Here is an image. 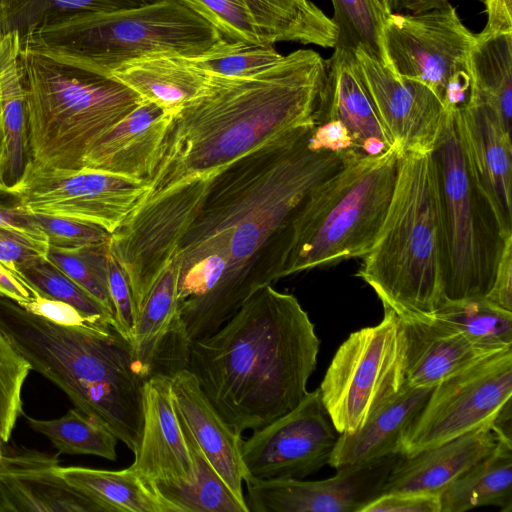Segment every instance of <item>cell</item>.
<instances>
[{
    "instance_id": "obj_1",
    "label": "cell",
    "mask_w": 512,
    "mask_h": 512,
    "mask_svg": "<svg viewBox=\"0 0 512 512\" xmlns=\"http://www.w3.org/2000/svg\"><path fill=\"white\" fill-rule=\"evenodd\" d=\"M315 125L281 136L213 177L181 243V271L203 261L227 270L181 319L190 340L213 334L256 290L273 282L275 253L293 213L356 151H313L308 139Z\"/></svg>"
},
{
    "instance_id": "obj_2",
    "label": "cell",
    "mask_w": 512,
    "mask_h": 512,
    "mask_svg": "<svg viewBox=\"0 0 512 512\" xmlns=\"http://www.w3.org/2000/svg\"><path fill=\"white\" fill-rule=\"evenodd\" d=\"M208 75L205 90L175 115L149 192L138 205L213 178L281 136L316 124L327 60L299 49L251 76Z\"/></svg>"
},
{
    "instance_id": "obj_3",
    "label": "cell",
    "mask_w": 512,
    "mask_h": 512,
    "mask_svg": "<svg viewBox=\"0 0 512 512\" xmlns=\"http://www.w3.org/2000/svg\"><path fill=\"white\" fill-rule=\"evenodd\" d=\"M319 347L315 326L298 299L267 284L213 334L190 341L186 368L241 434L298 405Z\"/></svg>"
},
{
    "instance_id": "obj_4",
    "label": "cell",
    "mask_w": 512,
    "mask_h": 512,
    "mask_svg": "<svg viewBox=\"0 0 512 512\" xmlns=\"http://www.w3.org/2000/svg\"><path fill=\"white\" fill-rule=\"evenodd\" d=\"M0 333L32 370L136 451L147 379L134 361L131 343L113 326L58 325L0 296Z\"/></svg>"
},
{
    "instance_id": "obj_5",
    "label": "cell",
    "mask_w": 512,
    "mask_h": 512,
    "mask_svg": "<svg viewBox=\"0 0 512 512\" xmlns=\"http://www.w3.org/2000/svg\"><path fill=\"white\" fill-rule=\"evenodd\" d=\"M356 276L402 320L429 321L445 301L444 242L433 153H402L392 199Z\"/></svg>"
},
{
    "instance_id": "obj_6",
    "label": "cell",
    "mask_w": 512,
    "mask_h": 512,
    "mask_svg": "<svg viewBox=\"0 0 512 512\" xmlns=\"http://www.w3.org/2000/svg\"><path fill=\"white\" fill-rule=\"evenodd\" d=\"M401 154L396 145L377 156L356 150L311 190L282 233L273 262L274 281L363 258L387 214Z\"/></svg>"
},
{
    "instance_id": "obj_7",
    "label": "cell",
    "mask_w": 512,
    "mask_h": 512,
    "mask_svg": "<svg viewBox=\"0 0 512 512\" xmlns=\"http://www.w3.org/2000/svg\"><path fill=\"white\" fill-rule=\"evenodd\" d=\"M218 30L177 0L135 8L79 12L20 40V51L105 77L137 59L195 57L223 41Z\"/></svg>"
},
{
    "instance_id": "obj_8",
    "label": "cell",
    "mask_w": 512,
    "mask_h": 512,
    "mask_svg": "<svg viewBox=\"0 0 512 512\" xmlns=\"http://www.w3.org/2000/svg\"><path fill=\"white\" fill-rule=\"evenodd\" d=\"M26 91L29 158L80 169L96 142L142 98L121 82L19 52Z\"/></svg>"
},
{
    "instance_id": "obj_9",
    "label": "cell",
    "mask_w": 512,
    "mask_h": 512,
    "mask_svg": "<svg viewBox=\"0 0 512 512\" xmlns=\"http://www.w3.org/2000/svg\"><path fill=\"white\" fill-rule=\"evenodd\" d=\"M433 157L444 242L445 300L483 298L512 234L505 231L464 150L453 111Z\"/></svg>"
},
{
    "instance_id": "obj_10",
    "label": "cell",
    "mask_w": 512,
    "mask_h": 512,
    "mask_svg": "<svg viewBox=\"0 0 512 512\" xmlns=\"http://www.w3.org/2000/svg\"><path fill=\"white\" fill-rule=\"evenodd\" d=\"M401 318L384 307L382 320L351 333L339 346L319 391L336 432L351 433L405 384Z\"/></svg>"
},
{
    "instance_id": "obj_11",
    "label": "cell",
    "mask_w": 512,
    "mask_h": 512,
    "mask_svg": "<svg viewBox=\"0 0 512 512\" xmlns=\"http://www.w3.org/2000/svg\"><path fill=\"white\" fill-rule=\"evenodd\" d=\"M476 41L447 3L422 13L387 16L382 28L385 65L396 75L430 88L447 111L469 97V55Z\"/></svg>"
},
{
    "instance_id": "obj_12",
    "label": "cell",
    "mask_w": 512,
    "mask_h": 512,
    "mask_svg": "<svg viewBox=\"0 0 512 512\" xmlns=\"http://www.w3.org/2000/svg\"><path fill=\"white\" fill-rule=\"evenodd\" d=\"M148 192V183L140 180L87 167L55 168L30 158L4 191L31 214L92 223L111 234Z\"/></svg>"
},
{
    "instance_id": "obj_13",
    "label": "cell",
    "mask_w": 512,
    "mask_h": 512,
    "mask_svg": "<svg viewBox=\"0 0 512 512\" xmlns=\"http://www.w3.org/2000/svg\"><path fill=\"white\" fill-rule=\"evenodd\" d=\"M512 395V347L491 354L432 388L404 431L400 453L410 456L492 421Z\"/></svg>"
},
{
    "instance_id": "obj_14",
    "label": "cell",
    "mask_w": 512,
    "mask_h": 512,
    "mask_svg": "<svg viewBox=\"0 0 512 512\" xmlns=\"http://www.w3.org/2000/svg\"><path fill=\"white\" fill-rule=\"evenodd\" d=\"M212 179L193 181L138 205L111 234L109 251L128 278L137 312L156 278L180 251Z\"/></svg>"
},
{
    "instance_id": "obj_15",
    "label": "cell",
    "mask_w": 512,
    "mask_h": 512,
    "mask_svg": "<svg viewBox=\"0 0 512 512\" xmlns=\"http://www.w3.org/2000/svg\"><path fill=\"white\" fill-rule=\"evenodd\" d=\"M241 443L248 475L258 479H303L328 464L337 437L319 388L296 407L253 430Z\"/></svg>"
},
{
    "instance_id": "obj_16",
    "label": "cell",
    "mask_w": 512,
    "mask_h": 512,
    "mask_svg": "<svg viewBox=\"0 0 512 512\" xmlns=\"http://www.w3.org/2000/svg\"><path fill=\"white\" fill-rule=\"evenodd\" d=\"M394 453L345 465L319 481L258 479L247 475L245 498L249 512H361L382 494L386 479L401 457Z\"/></svg>"
},
{
    "instance_id": "obj_17",
    "label": "cell",
    "mask_w": 512,
    "mask_h": 512,
    "mask_svg": "<svg viewBox=\"0 0 512 512\" xmlns=\"http://www.w3.org/2000/svg\"><path fill=\"white\" fill-rule=\"evenodd\" d=\"M353 54L393 145L401 153H433L449 113L437 95L419 81L396 75L362 49Z\"/></svg>"
},
{
    "instance_id": "obj_18",
    "label": "cell",
    "mask_w": 512,
    "mask_h": 512,
    "mask_svg": "<svg viewBox=\"0 0 512 512\" xmlns=\"http://www.w3.org/2000/svg\"><path fill=\"white\" fill-rule=\"evenodd\" d=\"M59 453L9 446L0 453V504L11 512H103L59 474Z\"/></svg>"
},
{
    "instance_id": "obj_19",
    "label": "cell",
    "mask_w": 512,
    "mask_h": 512,
    "mask_svg": "<svg viewBox=\"0 0 512 512\" xmlns=\"http://www.w3.org/2000/svg\"><path fill=\"white\" fill-rule=\"evenodd\" d=\"M129 466L150 482L193 483L194 464L171 394V376L156 373L143 387V427Z\"/></svg>"
},
{
    "instance_id": "obj_20",
    "label": "cell",
    "mask_w": 512,
    "mask_h": 512,
    "mask_svg": "<svg viewBox=\"0 0 512 512\" xmlns=\"http://www.w3.org/2000/svg\"><path fill=\"white\" fill-rule=\"evenodd\" d=\"M453 113L473 173L512 234L511 132L489 106L472 97Z\"/></svg>"
},
{
    "instance_id": "obj_21",
    "label": "cell",
    "mask_w": 512,
    "mask_h": 512,
    "mask_svg": "<svg viewBox=\"0 0 512 512\" xmlns=\"http://www.w3.org/2000/svg\"><path fill=\"white\" fill-rule=\"evenodd\" d=\"M176 114L142 99L96 142L83 167L149 183Z\"/></svg>"
},
{
    "instance_id": "obj_22",
    "label": "cell",
    "mask_w": 512,
    "mask_h": 512,
    "mask_svg": "<svg viewBox=\"0 0 512 512\" xmlns=\"http://www.w3.org/2000/svg\"><path fill=\"white\" fill-rule=\"evenodd\" d=\"M171 394L184 433L233 492L244 497L242 483L248 473L241 456V434L219 414L189 369H179L171 376Z\"/></svg>"
},
{
    "instance_id": "obj_23",
    "label": "cell",
    "mask_w": 512,
    "mask_h": 512,
    "mask_svg": "<svg viewBox=\"0 0 512 512\" xmlns=\"http://www.w3.org/2000/svg\"><path fill=\"white\" fill-rule=\"evenodd\" d=\"M497 444L491 422L435 447L410 456L401 455L390 471L383 493L440 494Z\"/></svg>"
},
{
    "instance_id": "obj_24",
    "label": "cell",
    "mask_w": 512,
    "mask_h": 512,
    "mask_svg": "<svg viewBox=\"0 0 512 512\" xmlns=\"http://www.w3.org/2000/svg\"><path fill=\"white\" fill-rule=\"evenodd\" d=\"M402 323L405 382L411 386L434 387L475 362L499 352L473 344L434 318L429 321L402 320Z\"/></svg>"
},
{
    "instance_id": "obj_25",
    "label": "cell",
    "mask_w": 512,
    "mask_h": 512,
    "mask_svg": "<svg viewBox=\"0 0 512 512\" xmlns=\"http://www.w3.org/2000/svg\"><path fill=\"white\" fill-rule=\"evenodd\" d=\"M432 388L411 386L405 382L400 391L361 428L339 434L328 464L338 469L400 453L401 437L422 409Z\"/></svg>"
},
{
    "instance_id": "obj_26",
    "label": "cell",
    "mask_w": 512,
    "mask_h": 512,
    "mask_svg": "<svg viewBox=\"0 0 512 512\" xmlns=\"http://www.w3.org/2000/svg\"><path fill=\"white\" fill-rule=\"evenodd\" d=\"M315 120L316 124L340 120L359 151L373 137L393 146L360 77L353 51L334 48L327 60V81Z\"/></svg>"
},
{
    "instance_id": "obj_27",
    "label": "cell",
    "mask_w": 512,
    "mask_h": 512,
    "mask_svg": "<svg viewBox=\"0 0 512 512\" xmlns=\"http://www.w3.org/2000/svg\"><path fill=\"white\" fill-rule=\"evenodd\" d=\"M110 78L126 85L142 99L178 113L205 90L209 75L185 57L157 55L134 60Z\"/></svg>"
},
{
    "instance_id": "obj_28",
    "label": "cell",
    "mask_w": 512,
    "mask_h": 512,
    "mask_svg": "<svg viewBox=\"0 0 512 512\" xmlns=\"http://www.w3.org/2000/svg\"><path fill=\"white\" fill-rule=\"evenodd\" d=\"M58 474L103 512H179L150 481L130 467L103 470L59 466Z\"/></svg>"
},
{
    "instance_id": "obj_29",
    "label": "cell",
    "mask_w": 512,
    "mask_h": 512,
    "mask_svg": "<svg viewBox=\"0 0 512 512\" xmlns=\"http://www.w3.org/2000/svg\"><path fill=\"white\" fill-rule=\"evenodd\" d=\"M263 40L268 44L299 42L334 48L338 27L310 0H243Z\"/></svg>"
},
{
    "instance_id": "obj_30",
    "label": "cell",
    "mask_w": 512,
    "mask_h": 512,
    "mask_svg": "<svg viewBox=\"0 0 512 512\" xmlns=\"http://www.w3.org/2000/svg\"><path fill=\"white\" fill-rule=\"evenodd\" d=\"M16 32L0 36V111L6 146V183L15 182L29 158L26 91Z\"/></svg>"
},
{
    "instance_id": "obj_31",
    "label": "cell",
    "mask_w": 512,
    "mask_h": 512,
    "mask_svg": "<svg viewBox=\"0 0 512 512\" xmlns=\"http://www.w3.org/2000/svg\"><path fill=\"white\" fill-rule=\"evenodd\" d=\"M441 512H464L482 506L512 511V445L494 449L457 477L441 493Z\"/></svg>"
},
{
    "instance_id": "obj_32",
    "label": "cell",
    "mask_w": 512,
    "mask_h": 512,
    "mask_svg": "<svg viewBox=\"0 0 512 512\" xmlns=\"http://www.w3.org/2000/svg\"><path fill=\"white\" fill-rule=\"evenodd\" d=\"M469 97L489 106L511 132L512 33L476 34L469 55Z\"/></svg>"
},
{
    "instance_id": "obj_33",
    "label": "cell",
    "mask_w": 512,
    "mask_h": 512,
    "mask_svg": "<svg viewBox=\"0 0 512 512\" xmlns=\"http://www.w3.org/2000/svg\"><path fill=\"white\" fill-rule=\"evenodd\" d=\"M184 435L195 479L191 484L151 482L158 493L179 512H249L245 498L233 492L192 439Z\"/></svg>"
},
{
    "instance_id": "obj_34",
    "label": "cell",
    "mask_w": 512,
    "mask_h": 512,
    "mask_svg": "<svg viewBox=\"0 0 512 512\" xmlns=\"http://www.w3.org/2000/svg\"><path fill=\"white\" fill-rule=\"evenodd\" d=\"M433 318L479 347L491 351L512 347V311L484 297L445 300Z\"/></svg>"
},
{
    "instance_id": "obj_35",
    "label": "cell",
    "mask_w": 512,
    "mask_h": 512,
    "mask_svg": "<svg viewBox=\"0 0 512 512\" xmlns=\"http://www.w3.org/2000/svg\"><path fill=\"white\" fill-rule=\"evenodd\" d=\"M23 415L30 428L45 436L59 454L94 455L112 461L117 459V437L98 419L76 407L50 420Z\"/></svg>"
},
{
    "instance_id": "obj_36",
    "label": "cell",
    "mask_w": 512,
    "mask_h": 512,
    "mask_svg": "<svg viewBox=\"0 0 512 512\" xmlns=\"http://www.w3.org/2000/svg\"><path fill=\"white\" fill-rule=\"evenodd\" d=\"M157 0H0V36L16 32L20 40L60 18L86 11H114Z\"/></svg>"
},
{
    "instance_id": "obj_37",
    "label": "cell",
    "mask_w": 512,
    "mask_h": 512,
    "mask_svg": "<svg viewBox=\"0 0 512 512\" xmlns=\"http://www.w3.org/2000/svg\"><path fill=\"white\" fill-rule=\"evenodd\" d=\"M18 273L41 296L72 305L96 325L114 327L110 310L47 258L37 257Z\"/></svg>"
},
{
    "instance_id": "obj_38",
    "label": "cell",
    "mask_w": 512,
    "mask_h": 512,
    "mask_svg": "<svg viewBox=\"0 0 512 512\" xmlns=\"http://www.w3.org/2000/svg\"><path fill=\"white\" fill-rule=\"evenodd\" d=\"M338 27L334 48L362 49L385 65L382 44L384 16L375 0H331ZM386 66V65H385Z\"/></svg>"
},
{
    "instance_id": "obj_39",
    "label": "cell",
    "mask_w": 512,
    "mask_h": 512,
    "mask_svg": "<svg viewBox=\"0 0 512 512\" xmlns=\"http://www.w3.org/2000/svg\"><path fill=\"white\" fill-rule=\"evenodd\" d=\"M282 57L274 44L258 45L223 40L201 55L185 58L194 67L208 74L246 77L261 72Z\"/></svg>"
},
{
    "instance_id": "obj_40",
    "label": "cell",
    "mask_w": 512,
    "mask_h": 512,
    "mask_svg": "<svg viewBox=\"0 0 512 512\" xmlns=\"http://www.w3.org/2000/svg\"><path fill=\"white\" fill-rule=\"evenodd\" d=\"M47 259L113 314L108 286L109 242L75 249L49 247Z\"/></svg>"
},
{
    "instance_id": "obj_41",
    "label": "cell",
    "mask_w": 512,
    "mask_h": 512,
    "mask_svg": "<svg viewBox=\"0 0 512 512\" xmlns=\"http://www.w3.org/2000/svg\"><path fill=\"white\" fill-rule=\"evenodd\" d=\"M30 364L0 333V453L23 415L22 390Z\"/></svg>"
},
{
    "instance_id": "obj_42",
    "label": "cell",
    "mask_w": 512,
    "mask_h": 512,
    "mask_svg": "<svg viewBox=\"0 0 512 512\" xmlns=\"http://www.w3.org/2000/svg\"><path fill=\"white\" fill-rule=\"evenodd\" d=\"M214 26L224 40L263 42L243 0H177Z\"/></svg>"
},
{
    "instance_id": "obj_43",
    "label": "cell",
    "mask_w": 512,
    "mask_h": 512,
    "mask_svg": "<svg viewBox=\"0 0 512 512\" xmlns=\"http://www.w3.org/2000/svg\"><path fill=\"white\" fill-rule=\"evenodd\" d=\"M32 215L47 236L49 247L75 249L107 243L111 238L110 232L92 223L41 214Z\"/></svg>"
},
{
    "instance_id": "obj_44",
    "label": "cell",
    "mask_w": 512,
    "mask_h": 512,
    "mask_svg": "<svg viewBox=\"0 0 512 512\" xmlns=\"http://www.w3.org/2000/svg\"><path fill=\"white\" fill-rule=\"evenodd\" d=\"M108 286L113 306L114 328L131 343L137 316L136 306L128 278L110 251Z\"/></svg>"
},
{
    "instance_id": "obj_45",
    "label": "cell",
    "mask_w": 512,
    "mask_h": 512,
    "mask_svg": "<svg viewBox=\"0 0 512 512\" xmlns=\"http://www.w3.org/2000/svg\"><path fill=\"white\" fill-rule=\"evenodd\" d=\"M440 494L416 492L383 493L361 512H441Z\"/></svg>"
},
{
    "instance_id": "obj_46",
    "label": "cell",
    "mask_w": 512,
    "mask_h": 512,
    "mask_svg": "<svg viewBox=\"0 0 512 512\" xmlns=\"http://www.w3.org/2000/svg\"><path fill=\"white\" fill-rule=\"evenodd\" d=\"M0 231L29 242L47 258L49 251L47 236L38 226L33 215L18 204L11 207L0 206Z\"/></svg>"
},
{
    "instance_id": "obj_47",
    "label": "cell",
    "mask_w": 512,
    "mask_h": 512,
    "mask_svg": "<svg viewBox=\"0 0 512 512\" xmlns=\"http://www.w3.org/2000/svg\"><path fill=\"white\" fill-rule=\"evenodd\" d=\"M17 304L27 312L58 325L70 327L96 325L72 305L40 294Z\"/></svg>"
},
{
    "instance_id": "obj_48",
    "label": "cell",
    "mask_w": 512,
    "mask_h": 512,
    "mask_svg": "<svg viewBox=\"0 0 512 512\" xmlns=\"http://www.w3.org/2000/svg\"><path fill=\"white\" fill-rule=\"evenodd\" d=\"M308 145L313 151L343 152L357 149L349 130L340 120L316 124L309 136Z\"/></svg>"
},
{
    "instance_id": "obj_49",
    "label": "cell",
    "mask_w": 512,
    "mask_h": 512,
    "mask_svg": "<svg viewBox=\"0 0 512 512\" xmlns=\"http://www.w3.org/2000/svg\"><path fill=\"white\" fill-rule=\"evenodd\" d=\"M484 298L499 308L512 311V240L504 249L493 285Z\"/></svg>"
},
{
    "instance_id": "obj_50",
    "label": "cell",
    "mask_w": 512,
    "mask_h": 512,
    "mask_svg": "<svg viewBox=\"0 0 512 512\" xmlns=\"http://www.w3.org/2000/svg\"><path fill=\"white\" fill-rule=\"evenodd\" d=\"M37 257L44 256L29 242L0 231V262L8 269L19 275V270Z\"/></svg>"
},
{
    "instance_id": "obj_51",
    "label": "cell",
    "mask_w": 512,
    "mask_h": 512,
    "mask_svg": "<svg viewBox=\"0 0 512 512\" xmlns=\"http://www.w3.org/2000/svg\"><path fill=\"white\" fill-rule=\"evenodd\" d=\"M487 21L480 34L512 33V0H482Z\"/></svg>"
},
{
    "instance_id": "obj_52",
    "label": "cell",
    "mask_w": 512,
    "mask_h": 512,
    "mask_svg": "<svg viewBox=\"0 0 512 512\" xmlns=\"http://www.w3.org/2000/svg\"><path fill=\"white\" fill-rule=\"evenodd\" d=\"M37 294L20 275L14 273L0 262V296L21 303Z\"/></svg>"
},
{
    "instance_id": "obj_53",
    "label": "cell",
    "mask_w": 512,
    "mask_h": 512,
    "mask_svg": "<svg viewBox=\"0 0 512 512\" xmlns=\"http://www.w3.org/2000/svg\"><path fill=\"white\" fill-rule=\"evenodd\" d=\"M491 430L497 441L512 445V408L511 399L496 413L491 421Z\"/></svg>"
},
{
    "instance_id": "obj_54",
    "label": "cell",
    "mask_w": 512,
    "mask_h": 512,
    "mask_svg": "<svg viewBox=\"0 0 512 512\" xmlns=\"http://www.w3.org/2000/svg\"><path fill=\"white\" fill-rule=\"evenodd\" d=\"M447 3L449 0H398V8L417 14L442 7Z\"/></svg>"
},
{
    "instance_id": "obj_55",
    "label": "cell",
    "mask_w": 512,
    "mask_h": 512,
    "mask_svg": "<svg viewBox=\"0 0 512 512\" xmlns=\"http://www.w3.org/2000/svg\"><path fill=\"white\" fill-rule=\"evenodd\" d=\"M6 187V146L0 111V192L4 193Z\"/></svg>"
},
{
    "instance_id": "obj_56",
    "label": "cell",
    "mask_w": 512,
    "mask_h": 512,
    "mask_svg": "<svg viewBox=\"0 0 512 512\" xmlns=\"http://www.w3.org/2000/svg\"><path fill=\"white\" fill-rule=\"evenodd\" d=\"M375 2L384 18L398 9V0H375Z\"/></svg>"
},
{
    "instance_id": "obj_57",
    "label": "cell",
    "mask_w": 512,
    "mask_h": 512,
    "mask_svg": "<svg viewBox=\"0 0 512 512\" xmlns=\"http://www.w3.org/2000/svg\"><path fill=\"white\" fill-rule=\"evenodd\" d=\"M0 512H6L4 507L0 504Z\"/></svg>"
}]
</instances>
